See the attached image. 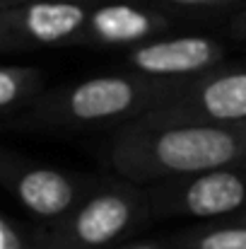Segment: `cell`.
<instances>
[{"label": "cell", "instance_id": "1", "mask_svg": "<svg viewBox=\"0 0 246 249\" xmlns=\"http://www.w3.org/2000/svg\"><path fill=\"white\" fill-rule=\"evenodd\" d=\"M116 177L150 186L246 160V128L239 124L143 121L116 126L101 148Z\"/></svg>", "mask_w": 246, "mask_h": 249}, {"label": "cell", "instance_id": "2", "mask_svg": "<svg viewBox=\"0 0 246 249\" xmlns=\"http://www.w3.org/2000/svg\"><path fill=\"white\" fill-rule=\"evenodd\" d=\"M181 83L183 80H160L135 71L97 75L61 89H44L12 124L39 131L121 126L162 104Z\"/></svg>", "mask_w": 246, "mask_h": 249}, {"label": "cell", "instance_id": "3", "mask_svg": "<svg viewBox=\"0 0 246 249\" xmlns=\"http://www.w3.org/2000/svg\"><path fill=\"white\" fill-rule=\"evenodd\" d=\"M152 215L150 191L116 177L97 181L61 218L32 230L41 249H109Z\"/></svg>", "mask_w": 246, "mask_h": 249}, {"label": "cell", "instance_id": "4", "mask_svg": "<svg viewBox=\"0 0 246 249\" xmlns=\"http://www.w3.org/2000/svg\"><path fill=\"white\" fill-rule=\"evenodd\" d=\"M155 215L215 220L246 211V160L148 186Z\"/></svg>", "mask_w": 246, "mask_h": 249}, {"label": "cell", "instance_id": "5", "mask_svg": "<svg viewBox=\"0 0 246 249\" xmlns=\"http://www.w3.org/2000/svg\"><path fill=\"white\" fill-rule=\"evenodd\" d=\"M138 119L162 124H242L246 119V63L217 66L198 78L183 80L171 97Z\"/></svg>", "mask_w": 246, "mask_h": 249}, {"label": "cell", "instance_id": "6", "mask_svg": "<svg viewBox=\"0 0 246 249\" xmlns=\"http://www.w3.org/2000/svg\"><path fill=\"white\" fill-rule=\"evenodd\" d=\"M92 2L22 0L0 7V53L78 46Z\"/></svg>", "mask_w": 246, "mask_h": 249}, {"label": "cell", "instance_id": "7", "mask_svg": "<svg viewBox=\"0 0 246 249\" xmlns=\"http://www.w3.org/2000/svg\"><path fill=\"white\" fill-rule=\"evenodd\" d=\"M0 184L41 223L66 215L97 184L80 174L32 162L0 148Z\"/></svg>", "mask_w": 246, "mask_h": 249}, {"label": "cell", "instance_id": "8", "mask_svg": "<svg viewBox=\"0 0 246 249\" xmlns=\"http://www.w3.org/2000/svg\"><path fill=\"white\" fill-rule=\"evenodd\" d=\"M227 49L203 34L155 36L126 51V66L160 80H191L222 66Z\"/></svg>", "mask_w": 246, "mask_h": 249}, {"label": "cell", "instance_id": "9", "mask_svg": "<svg viewBox=\"0 0 246 249\" xmlns=\"http://www.w3.org/2000/svg\"><path fill=\"white\" fill-rule=\"evenodd\" d=\"M169 27L171 19L155 7L126 0H101L89 5L78 46L128 51L143 41L166 34Z\"/></svg>", "mask_w": 246, "mask_h": 249}, {"label": "cell", "instance_id": "10", "mask_svg": "<svg viewBox=\"0 0 246 249\" xmlns=\"http://www.w3.org/2000/svg\"><path fill=\"white\" fill-rule=\"evenodd\" d=\"M174 249H246V211L200 220L198 228L183 232L174 242Z\"/></svg>", "mask_w": 246, "mask_h": 249}, {"label": "cell", "instance_id": "11", "mask_svg": "<svg viewBox=\"0 0 246 249\" xmlns=\"http://www.w3.org/2000/svg\"><path fill=\"white\" fill-rule=\"evenodd\" d=\"M44 92V75L32 66H0V116L27 109Z\"/></svg>", "mask_w": 246, "mask_h": 249}, {"label": "cell", "instance_id": "12", "mask_svg": "<svg viewBox=\"0 0 246 249\" xmlns=\"http://www.w3.org/2000/svg\"><path fill=\"white\" fill-rule=\"evenodd\" d=\"M0 249H41L34 242V235H24L0 213Z\"/></svg>", "mask_w": 246, "mask_h": 249}, {"label": "cell", "instance_id": "13", "mask_svg": "<svg viewBox=\"0 0 246 249\" xmlns=\"http://www.w3.org/2000/svg\"><path fill=\"white\" fill-rule=\"evenodd\" d=\"M169 7H181V10H213V7H227L239 0H155Z\"/></svg>", "mask_w": 246, "mask_h": 249}, {"label": "cell", "instance_id": "14", "mask_svg": "<svg viewBox=\"0 0 246 249\" xmlns=\"http://www.w3.org/2000/svg\"><path fill=\"white\" fill-rule=\"evenodd\" d=\"M232 34L246 44V10L244 12H239V15L232 19Z\"/></svg>", "mask_w": 246, "mask_h": 249}, {"label": "cell", "instance_id": "15", "mask_svg": "<svg viewBox=\"0 0 246 249\" xmlns=\"http://www.w3.org/2000/svg\"><path fill=\"white\" fill-rule=\"evenodd\" d=\"M114 249H174V247H160L152 242H135V245H126V247H114Z\"/></svg>", "mask_w": 246, "mask_h": 249}, {"label": "cell", "instance_id": "16", "mask_svg": "<svg viewBox=\"0 0 246 249\" xmlns=\"http://www.w3.org/2000/svg\"><path fill=\"white\" fill-rule=\"evenodd\" d=\"M15 2H22V0H0V7H5V5H15Z\"/></svg>", "mask_w": 246, "mask_h": 249}, {"label": "cell", "instance_id": "17", "mask_svg": "<svg viewBox=\"0 0 246 249\" xmlns=\"http://www.w3.org/2000/svg\"><path fill=\"white\" fill-rule=\"evenodd\" d=\"M239 126H244V128H246V119H244V121H242V124H239Z\"/></svg>", "mask_w": 246, "mask_h": 249}, {"label": "cell", "instance_id": "18", "mask_svg": "<svg viewBox=\"0 0 246 249\" xmlns=\"http://www.w3.org/2000/svg\"><path fill=\"white\" fill-rule=\"evenodd\" d=\"M82 2H97V0H82Z\"/></svg>", "mask_w": 246, "mask_h": 249}]
</instances>
